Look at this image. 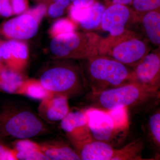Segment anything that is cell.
<instances>
[{
    "mask_svg": "<svg viewBox=\"0 0 160 160\" xmlns=\"http://www.w3.org/2000/svg\"><path fill=\"white\" fill-rule=\"evenodd\" d=\"M85 61L82 69L91 93L122 86L132 82V68L106 56H96Z\"/></svg>",
    "mask_w": 160,
    "mask_h": 160,
    "instance_id": "obj_1",
    "label": "cell"
},
{
    "mask_svg": "<svg viewBox=\"0 0 160 160\" xmlns=\"http://www.w3.org/2000/svg\"><path fill=\"white\" fill-rule=\"evenodd\" d=\"M56 60L43 70L40 82L54 94L69 98L80 94L87 85L82 69L73 60Z\"/></svg>",
    "mask_w": 160,
    "mask_h": 160,
    "instance_id": "obj_2",
    "label": "cell"
},
{
    "mask_svg": "<svg viewBox=\"0 0 160 160\" xmlns=\"http://www.w3.org/2000/svg\"><path fill=\"white\" fill-rule=\"evenodd\" d=\"M151 50L150 43L146 38L129 29L120 35L102 37L99 55L109 57L132 68Z\"/></svg>",
    "mask_w": 160,
    "mask_h": 160,
    "instance_id": "obj_3",
    "label": "cell"
},
{
    "mask_svg": "<svg viewBox=\"0 0 160 160\" xmlns=\"http://www.w3.org/2000/svg\"><path fill=\"white\" fill-rule=\"evenodd\" d=\"M84 112L94 139L114 146L125 137L129 127L128 108L105 110L92 106Z\"/></svg>",
    "mask_w": 160,
    "mask_h": 160,
    "instance_id": "obj_4",
    "label": "cell"
},
{
    "mask_svg": "<svg viewBox=\"0 0 160 160\" xmlns=\"http://www.w3.org/2000/svg\"><path fill=\"white\" fill-rule=\"evenodd\" d=\"M92 107L112 110L143 105L160 98V90L131 82L122 86L90 93Z\"/></svg>",
    "mask_w": 160,
    "mask_h": 160,
    "instance_id": "obj_5",
    "label": "cell"
},
{
    "mask_svg": "<svg viewBox=\"0 0 160 160\" xmlns=\"http://www.w3.org/2000/svg\"><path fill=\"white\" fill-rule=\"evenodd\" d=\"M102 38L93 32L75 31L52 38L49 50L55 59H88L98 55Z\"/></svg>",
    "mask_w": 160,
    "mask_h": 160,
    "instance_id": "obj_6",
    "label": "cell"
},
{
    "mask_svg": "<svg viewBox=\"0 0 160 160\" xmlns=\"http://www.w3.org/2000/svg\"><path fill=\"white\" fill-rule=\"evenodd\" d=\"M46 129L37 116L26 109L5 110L0 114V134L18 139L42 134Z\"/></svg>",
    "mask_w": 160,
    "mask_h": 160,
    "instance_id": "obj_7",
    "label": "cell"
},
{
    "mask_svg": "<svg viewBox=\"0 0 160 160\" xmlns=\"http://www.w3.org/2000/svg\"><path fill=\"white\" fill-rule=\"evenodd\" d=\"M139 22V14L132 8L121 4H110L103 12L100 26L109 35L116 36Z\"/></svg>",
    "mask_w": 160,
    "mask_h": 160,
    "instance_id": "obj_8",
    "label": "cell"
},
{
    "mask_svg": "<svg viewBox=\"0 0 160 160\" xmlns=\"http://www.w3.org/2000/svg\"><path fill=\"white\" fill-rule=\"evenodd\" d=\"M132 82L160 90V47L151 50L132 68Z\"/></svg>",
    "mask_w": 160,
    "mask_h": 160,
    "instance_id": "obj_9",
    "label": "cell"
},
{
    "mask_svg": "<svg viewBox=\"0 0 160 160\" xmlns=\"http://www.w3.org/2000/svg\"><path fill=\"white\" fill-rule=\"evenodd\" d=\"M60 126L77 151L94 140L84 111H69L61 120Z\"/></svg>",
    "mask_w": 160,
    "mask_h": 160,
    "instance_id": "obj_10",
    "label": "cell"
},
{
    "mask_svg": "<svg viewBox=\"0 0 160 160\" xmlns=\"http://www.w3.org/2000/svg\"><path fill=\"white\" fill-rule=\"evenodd\" d=\"M39 23L31 15L24 12L3 23L0 33L9 40L29 39L38 33Z\"/></svg>",
    "mask_w": 160,
    "mask_h": 160,
    "instance_id": "obj_11",
    "label": "cell"
},
{
    "mask_svg": "<svg viewBox=\"0 0 160 160\" xmlns=\"http://www.w3.org/2000/svg\"><path fill=\"white\" fill-rule=\"evenodd\" d=\"M0 56L5 66L22 72L28 63V46L20 40L0 41Z\"/></svg>",
    "mask_w": 160,
    "mask_h": 160,
    "instance_id": "obj_12",
    "label": "cell"
},
{
    "mask_svg": "<svg viewBox=\"0 0 160 160\" xmlns=\"http://www.w3.org/2000/svg\"><path fill=\"white\" fill-rule=\"evenodd\" d=\"M68 98L64 96L53 94L42 100L38 108L40 115L50 122L61 121L70 111Z\"/></svg>",
    "mask_w": 160,
    "mask_h": 160,
    "instance_id": "obj_13",
    "label": "cell"
},
{
    "mask_svg": "<svg viewBox=\"0 0 160 160\" xmlns=\"http://www.w3.org/2000/svg\"><path fill=\"white\" fill-rule=\"evenodd\" d=\"M82 160H115L118 149L109 143L93 140L77 150Z\"/></svg>",
    "mask_w": 160,
    "mask_h": 160,
    "instance_id": "obj_14",
    "label": "cell"
},
{
    "mask_svg": "<svg viewBox=\"0 0 160 160\" xmlns=\"http://www.w3.org/2000/svg\"><path fill=\"white\" fill-rule=\"evenodd\" d=\"M26 80L22 72L5 65L0 70V91L9 94L22 95Z\"/></svg>",
    "mask_w": 160,
    "mask_h": 160,
    "instance_id": "obj_15",
    "label": "cell"
},
{
    "mask_svg": "<svg viewBox=\"0 0 160 160\" xmlns=\"http://www.w3.org/2000/svg\"><path fill=\"white\" fill-rule=\"evenodd\" d=\"M139 24L149 42L160 47V12L150 11L139 14Z\"/></svg>",
    "mask_w": 160,
    "mask_h": 160,
    "instance_id": "obj_16",
    "label": "cell"
},
{
    "mask_svg": "<svg viewBox=\"0 0 160 160\" xmlns=\"http://www.w3.org/2000/svg\"><path fill=\"white\" fill-rule=\"evenodd\" d=\"M40 145L42 152L49 160H81L77 151L65 143L49 142Z\"/></svg>",
    "mask_w": 160,
    "mask_h": 160,
    "instance_id": "obj_17",
    "label": "cell"
},
{
    "mask_svg": "<svg viewBox=\"0 0 160 160\" xmlns=\"http://www.w3.org/2000/svg\"><path fill=\"white\" fill-rule=\"evenodd\" d=\"M106 8L104 5L98 1L89 6L87 16L78 23L81 28L87 31L97 29L101 25L103 12Z\"/></svg>",
    "mask_w": 160,
    "mask_h": 160,
    "instance_id": "obj_18",
    "label": "cell"
},
{
    "mask_svg": "<svg viewBox=\"0 0 160 160\" xmlns=\"http://www.w3.org/2000/svg\"><path fill=\"white\" fill-rule=\"evenodd\" d=\"M53 93L43 87L39 80L27 79L25 82L22 95H25L30 98L43 100L52 96Z\"/></svg>",
    "mask_w": 160,
    "mask_h": 160,
    "instance_id": "obj_19",
    "label": "cell"
},
{
    "mask_svg": "<svg viewBox=\"0 0 160 160\" xmlns=\"http://www.w3.org/2000/svg\"><path fill=\"white\" fill-rule=\"evenodd\" d=\"M77 24L70 18H62L56 21L49 29V33L53 38L60 35L75 31Z\"/></svg>",
    "mask_w": 160,
    "mask_h": 160,
    "instance_id": "obj_20",
    "label": "cell"
},
{
    "mask_svg": "<svg viewBox=\"0 0 160 160\" xmlns=\"http://www.w3.org/2000/svg\"><path fill=\"white\" fill-rule=\"evenodd\" d=\"M147 126L152 141L160 149V108L150 115Z\"/></svg>",
    "mask_w": 160,
    "mask_h": 160,
    "instance_id": "obj_21",
    "label": "cell"
},
{
    "mask_svg": "<svg viewBox=\"0 0 160 160\" xmlns=\"http://www.w3.org/2000/svg\"><path fill=\"white\" fill-rule=\"evenodd\" d=\"M47 13L50 18L62 16L71 4V0H48L46 2Z\"/></svg>",
    "mask_w": 160,
    "mask_h": 160,
    "instance_id": "obj_22",
    "label": "cell"
},
{
    "mask_svg": "<svg viewBox=\"0 0 160 160\" xmlns=\"http://www.w3.org/2000/svg\"><path fill=\"white\" fill-rule=\"evenodd\" d=\"M131 5L138 14L150 11L160 12V0H133Z\"/></svg>",
    "mask_w": 160,
    "mask_h": 160,
    "instance_id": "obj_23",
    "label": "cell"
},
{
    "mask_svg": "<svg viewBox=\"0 0 160 160\" xmlns=\"http://www.w3.org/2000/svg\"><path fill=\"white\" fill-rule=\"evenodd\" d=\"M15 160H49L40 150H32L23 152H16L12 149Z\"/></svg>",
    "mask_w": 160,
    "mask_h": 160,
    "instance_id": "obj_24",
    "label": "cell"
},
{
    "mask_svg": "<svg viewBox=\"0 0 160 160\" xmlns=\"http://www.w3.org/2000/svg\"><path fill=\"white\" fill-rule=\"evenodd\" d=\"M13 150L17 152H26L32 150H41L40 144L34 142L28 139H18L13 143Z\"/></svg>",
    "mask_w": 160,
    "mask_h": 160,
    "instance_id": "obj_25",
    "label": "cell"
},
{
    "mask_svg": "<svg viewBox=\"0 0 160 160\" xmlns=\"http://www.w3.org/2000/svg\"><path fill=\"white\" fill-rule=\"evenodd\" d=\"M68 8L70 19L78 24L86 17L89 12V7L75 6L72 3Z\"/></svg>",
    "mask_w": 160,
    "mask_h": 160,
    "instance_id": "obj_26",
    "label": "cell"
},
{
    "mask_svg": "<svg viewBox=\"0 0 160 160\" xmlns=\"http://www.w3.org/2000/svg\"><path fill=\"white\" fill-rule=\"evenodd\" d=\"M13 15H19L29 9L28 0H10Z\"/></svg>",
    "mask_w": 160,
    "mask_h": 160,
    "instance_id": "obj_27",
    "label": "cell"
},
{
    "mask_svg": "<svg viewBox=\"0 0 160 160\" xmlns=\"http://www.w3.org/2000/svg\"><path fill=\"white\" fill-rule=\"evenodd\" d=\"M24 12L31 15L40 22L42 18L47 12V5L46 3H39L36 7L28 9Z\"/></svg>",
    "mask_w": 160,
    "mask_h": 160,
    "instance_id": "obj_28",
    "label": "cell"
},
{
    "mask_svg": "<svg viewBox=\"0 0 160 160\" xmlns=\"http://www.w3.org/2000/svg\"><path fill=\"white\" fill-rule=\"evenodd\" d=\"M13 15L10 0H0V16L9 18Z\"/></svg>",
    "mask_w": 160,
    "mask_h": 160,
    "instance_id": "obj_29",
    "label": "cell"
},
{
    "mask_svg": "<svg viewBox=\"0 0 160 160\" xmlns=\"http://www.w3.org/2000/svg\"><path fill=\"white\" fill-rule=\"evenodd\" d=\"M0 160H15L12 149H9L0 142Z\"/></svg>",
    "mask_w": 160,
    "mask_h": 160,
    "instance_id": "obj_30",
    "label": "cell"
},
{
    "mask_svg": "<svg viewBox=\"0 0 160 160\" xmlns=\"http://www.w3.org/2000/svg\"><path fill=\"white\" fill-rule=\"evenodd\" d=\"M98 0H71V3L75 6L89 7Z\"/></svg>",
    "mask_w": 160,
    "mask_h": 160,
    "instance_id": "obj_31",
    "label": "cell"
},
{
    "mask_svg": "<svg viewBox=\"0 0 160 160\" xmlns=\"http://www.w3.org/2000/svg\"><path fill=\"white\" fill-rule=\"evenodd\" d=\"M133 0H110V4H121L126 5H131Z\"/></svg>",
    "mask_w": 160,
    "mask_h": 160,
    "instance_id": "obj_32",
    "label": "cell"
},
{
    "mask_svg": "<svg viewBox=\"0 0 160 160\" xmlns=\"http://www.w3.org/2000/svg\"><path fill=\"white\" fill-rule=\"evenodd\" d=\"M35 2H38L39 3H46L47 2V0H33Z\"/></svg>",
    "mask_w": 160,
    "mask_h": 160,
    "instance_id": "obj_33",
    "label": "cell"
},
{
    "mask_svg": "<svg viewBox=\"0 0 160 160\" xmlns=\"http://www.w3.org/2000/svg\"><path fill=\"white\" fill-rule=\"evenodd\" d=\"M5 66L3 64L2 61V59H1V56H0V70L3 68V66Z\"/></svg>",
    "mask_w": 160,
    "mask_h": 160,
    "instance_id": "obj_34",
    "label": "cell"
},
{
    "mask_svg": "<svg viewBox=\"0 0 160 160\" xmlns=\"http://www.w3.org/2000/svg\"><path fill=\"white\" fill-rule=\"evenodd\" d=\"M106 6H108L110 3V0H104Z\"/></svg>",
    "mask_w": 160,
    "mask_h": 160,
    "instance_id": "obj_35",
    "label": "cell"
},
{
    "mask_svg": "<svg viewBox=\"0 0 160 160\" xmlns=\"http://www.w3.org/2000/svg\"><path fill=\"white\" fill-rule=\"evenodd\" d=\"M159 158H160L159 159H160V157Z\"/></svg>",
    "mask_w": 160,
    "mask_h": 160,
    "instance_id": "obj_36",
    "label": "cell"
},
{
    "mask_svg": "<svg viewBox=\"0 0 160 160\" xmlns=\"http://www.w3.org/2000/svg\"><path fill=\"white\" fill-rule=\"evenodd\" d=\"M48 1V0H47V1Z\"/></svg>",
    "mask_w": 160,
    "mask_h": 160,
    "instance_id": "obj_37",
    "label": "cell"
}]
</instances>
